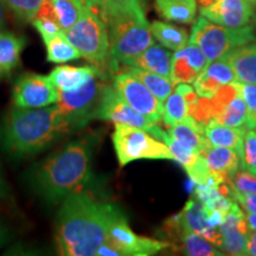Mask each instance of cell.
Wrapping results in <instances>:
<instances>
[{
  "label": "cell",
  "mask_w": 256,
  "mask_h": 256,
  "mask_svg": "<svg viewBox=\"0 0 256 256\" xmlns=\"http://www.w3.org/2000/svg\"><path fill=\"white\" fill-rule=\"evenodd\" d=\"M115 203L98 200L86 190L75 191L60 202L55 241L60 255L94 256L107 241L112 223L124 215Z\"/></svg>",
  "instance_id": "6da1fadb"
},
{
  "label": "cell",
  "mask_w": 256,
  "mask_h": 256,
  "mask_svg": "<svg viewBox=\"0 0 256 256\" xmlns=\"http://www.w3.org/2000/svg\"><path fill=\"white\" fill-rule=\"evenodd\" d=\"M98 142L95 133H87L34 164L25 176L28 188L50 206L60 203L72 192L84 190L92 178Z\"/></svg>",
  "instance_id": "7a4b0ae2"
},
{
  "label": "cell",
  "mask_w": 256,
  "mask_h": 256,
  "mask_svg": "<svg viewBox=\"0 0 256 256\" xmlns=\"http://www.w3.org/2000/svg\"><path fill=\"white\" fill-rule=\"evenodd\" d=\"M70 134L72 128L57 104L42 108L14 106L0 122V147L20 160L46 151Z\"/></svg>",
  "instance_id": "3957f363"
},
{
  "label": "cell",
  "mask_w": 256,
  "mask_h": 256,
  "mask_svg": "<svg viewBox=\"0 0 256 256\" xmlns=\"http://www.w3.org/2000/svg\"><path fill=\"white\" fill-rule=\"evenodd\" d=\"M110 34V66L113 72L128 66L154 44L146 18L132 14H118L106 19Z\"/></svg>",
  "instance_id": "277c9868"
},
{
  "label": "cell",
  "mask_w": 256,
  "mask_h": 256,
  "mask_svg": "<svg viewBox=\"0 0 256 256\" xmlns=\"http://www.w3.org/2000/svg\"><path fill=\"white\" fill-rule=\"evenodd\" d=\"M66 40L88 60L102 70L110 63V34L104 17L90 6H86L81 17L64 31Z\"/></svg>",
  "instance_id": "5b68a950"
},
{
  "label": "cell",
  "mask_w": 256,
  "mask_h": 256,
  "mask_svg": "<svg viewBox=\"0 0 256 256\" xmlns=\"http://www.w3.org/2000/svg\"><path fill=\"white\" fill-rule=\"evenodd\" d=\"M256 40L254 28H226L200 16L191 30L190 43L200 46L206 57L208 63L222 58L236 48Z\"/></svg>",
  "instance_id": "8992f818"
},
{
  "label": "cell",
  "mask_w": 256,
  "mask_h": 256,
  "mask_svg": "<svg viewBox=\"0 0 256 256\" xmlns=\"http://www.w3.org/2000/svg\"><path fill=\"white\" fill-rule=\"evenodd\" d=\"M112 140L121 168L142 159L174 160L168 147L142 128L116 124Z\"/></svg>",
  "instance_id": "52a82bcc"
},
{
  "label": "cell",
  "mask_w": 256,
  "mask_h": 256,
  "mask_svg": "<svg viewBox=\"0 0 256 256\" xmlns=\"http://www.w3.org/2000/svg\"><path fill=\"white\" fill-rule=\"evenodd\" d=\"M98 78H101V76L92 78L78 90L70 92H60L57 106L68 121L72 133L83 130L90 121L96 119L102 89L104 86Z\"/></svg>",
  "instance_id": "ba28073f"
},
{
  "label": "cell",
  "mask_w": 256,
  "mask_h": 256,
  "mask_svg": "<svg viewBox=\"0 0 256 256\" xmlns=\"http://www.w3.org/2000/svg\"><path fill=\"white\" fill-rule=\"evenodd\" d=\"M113 87L133 110L151 122L162 121V102L152 94L146 86L130 72L121 70L113 78Z\"/></svg>",
  "instance_id": "9c48e42d"
},
{
  "label": "cell",
  "mask_w": 256,
  "mask_h": 256,
  "mask_svg": "<svg viewBox=\"0 0 256 256\" xmlns=\"http://www.w3.org/2000/svg\"><path fill=\"white\" fill-rule=\"evenodd\" d=\"M60 90L49 76L25 72L16 80L12 88V102L19 108H42L57 104Z\"/></svg>",
  "instance_id": "30bf717a"
},
{
  "label": "cell",
  "mask_w": 256,
  "mask_h": 256,
  "mask_svg": "<svg viewBox=\"0 0 256 256\" xmlns=\"http://www.w3.org/2000/svg\"><path fill=\"white\" fill-rule=\"evenodd\" d=\"M107 242L121 256H151L171 247V243L139 236L130 229L127 216L121 215L112 223L107 234Z\"/></svg>",
  "instance_id": "8fae6325"
},
{
  "label": "cell",
  "mask_w": 256,
  "mask_h": 256,
  "mask_svg": "<svg viewBox=\"0 0 256 256\" xmlns=\"http://www.w3.org/2000/svg\"><path fill=\"white\" fill-rule=\"evenodd\" d=\"M96 119L112 121L115 124H126V126L142 128L152 134L156 124H153L144 115L133 110L126 101L121 98L119 92L115 90L113 86L104 84L102 89L101 101L98 104Z\"/></svg>",
  "instance_id": "7c38bea8"
},
{
  "label": "cell",
  "mask_w": 256,
  "mask_h": 256,
  "mask_svg": "<svg viewBox=\"0 0 256 256\" xmlns=\"http://www.w3.org/2000/svg\"><path fill=\"white\" fill-rule=\"evenodd\" d=\"M254 8L246 0H214L200 8V16L222 26L242 28L250 23Z\"/></svg>",
  "instance_id": "4fadbf2b"
},
{
  "label": "cell",
  "mask_w": 256,
  "mask_h": 256,
  "mask_svg": "<svg viewBox=\"0 0 256 256\" xmlns=\"http://www.w3.org/2000/svg\"><path fill=\"white\" fill-rule=\"evenodd\" d=\"M96 76L102 78V70L94 64L84 66H60L54 68L49 74L52 84L63 92L78 90Z\"/></svg>",
  "instance_id": "5bb4252c"
},
{
  "label": "cell",
  "mask_w": 256,
  "mask_h": 256,
  "mask_svg": "<svg viewBox=\"0 0 256 256\" xmlns=\"http://www.w3.org/2000/svg\"><path fill=\"white\" fill-rule=\"evenodd\" d=\"M204 156L217 185L228 183L241 170V156L229 147L211 145Z\"/></svg>",
  "instance_id": "9a60e30c"
},
{
  "label": "cell",
  "mask_w": 256,
  "mask_h": 256,
  "mask_svg": "<svg viewBox=\"0 0 256 256\" xmlns=\"http://www.w3.org/2000/svg\"><path fill=\"white\" fill-rule=\"evenodd\" d=\"M86 6L78 0H44L37 17L51 19L64 32L78 20Z\"/></svg>",
  "instance_id": "2e32d148"
},
{
  "label": "cell",
  "mask_w": 256,
  "mask_h": 256,
  "mask_svg": "<svg viewBox=\"0 0 256 256\" xmlns=\"http://www.w3.org/2000/svg\"><path fill=\"white\" fill-rule=\"evenodd\" d=\"M168 133L180 145L194 150L200 154H206L208 148L211 146L206 136V127L188 115L182 122L170 126Z\"/></svg>",
  "instance_id": "e0dca14e"
},
{
  "label": "cell",
  "mask_w": 256,
  "mask_h": 256,
  "mask_svg": "<svg viewBox=\"0 0 256 256\" xmlns=\"http://www.w3.org/2000/svg\"><path fill=\"white\" fill-rule=\"evenodd\" d=\"M244 216L242 210L236 203L230 208L228 214L226 215L224 222L220 226V232L223 235L224 252L230 255H248L247 252V243L249 240V235H246L238 229V222L241 217Z\"/></svg>",
  "instance_id": "ac0fdd59"
},
{
  "label": "cell",
  "mask_w": 256,
  "mask_h": 256,
  "mask_svg": "<svg viewBox=\"0 0 256 256\" xmlns=\"http://www.w3.org/2000/svg\"><path fill=\"white\" fill-rule=\"evenodd\" d=\"M222 60L230 64L238 82L249 83L256 86V43L246 44L230 51L222 57Z\"/></svg>",
  "instance_id": "d6986e66"
},
{
  "label": "cell",
  "mask_w": 256,
  "mask_h": 256,
  "mask_svg": "<svg viewBox=\"0 0 256 256\" xmlns=\"http://www.w3.org/2000/svg\"><path fill=\"white\" fill-rule=\"evenodd\" d=\"M26 38L0 30V78H6L20 63Z\"/></svg>",
  "instance_id": "ffe728a7"
},
{
  "label": "cell",
  "mask_w": 256,
  "mask_h": 256,
  "mask_svg": "<svg viewBox=\"0 0 256 256\" xmlns=\"http://www.w3.org/2000/svg\"><path fill=\"white\" fill-rule=\"evenodd\" d=\"M172 58H174V55L170 51L165 50L162 46L152 44L142 54L136 56L128 66L156 72L171 80Z\"/></svg>",
  "instance_id": "44dd1931"
},
{
  "label": "cell",
  "mask_w": 256,
  "mask_h": 256,
  "mask_svg": "<svg viewBox=\"0 0 256 256\" xmlns=\"http://www.w3.org/2000/svg\"><path fill=\"white\" fill-rule=\"evenodd\" d=\"M247 127L232 128L217 124L211 120L206 126V136L212 146L229 147L236 151L241 156H243V139L247 132Z\"/></svg>",
  "instance_id": "7402d4cb"
},
{
  "label": "cell",
  "mask_w": 256,
  "mask_h": 256,
  "mask_svg": "<svg viewBox=\"0 0 256 256\" xmlns=\"http://www.w3.org/2000/svg\"><path fill=\"white\" fill-rule=\"evenodd\" d=\"M158 14L176 23L190 24L197 14L196 0H156Z\"/></svg>",
  "instance_id": "603a6c76"
},
{
  "label": "cell",
  "mask_w": 256,
  "mask_h": 256,
  "mask_svg": "<svg viewBox=\"0 0 256 256\" xmlns=\"http://www.w3.org/2000/svg\"><path fill=\"white\" fill-rule=\"evenodd\" d=\"M46 49L48 62L55 64H64L82 58L80 51L66 40L64 32L42 38Z\"/></svg>",
  "instance_id": "cb8c5ba5"
},
{
  "label": "cell",
  "mask_w": 256,
  "mask_h": 256,
  "mask_svg": "<svg viewBox=\"0 0 256 256\" xmlns=\"http://www.w3.org/2000/svg\"><path fill=\"white\" fill-rule=\"evenodd\" d=\"M120 69L130 72V75L136 76L138 80H140L146 86V88L162 104L168 98V95L174 90V84L172 83L171 80L158 75L156 72H147V70L136 68V66H122V68Z\"/></svg>",
  "instance_id": "d4e9b609"
},
{
  "label": "cell",
  "mask_w": 256,
  "mask_h": 256,
  "mask_svg": "<svg viewBox=\"0 0 256 256\" xmlns=\"http://www.w3.org/2000/svg\"><path fill=\"white\" fill-rule=\"evenodd\" d=\"M152 36L159 42L160 46L170 50L178 51L188 43V34L185 28L168 24L164 22L154 20L150 24Z\"/></svg>",
  "instance_id": "484cf974"
},
{
  "label": "cell",
  "mask_w": 256,
  "mask_h": 256,
  "mask_svg": "<svg viewBox=\"0 0 256 256\" xmlns=\"http://www.w3.org/2000/svg\"><path fill=\"white\" fill-rule=\"evenodd\" d=\"M94 4L95 8L101 11L104 20L118 14H132L146 18L142 0H94Z\"/></svg>",
  "instance_id": "4316f807"
},
{
  "label": "cell",
  "mask_w": 256,
  "mask_h": 256,
  "mask_svg": "<svg viewBox=\"0 0 256 256\" xmlns=\"http://www.w3.org/2000/svg\"><path fill=\"white\" fill-rule=\"evenodd\" d=\"M178 241H180L182 252L190 256H222L226 255L220 252L218 248H215L212 243H210L206 238L200 235L198 232L186 230L180 235Z\"/></svg>",
  "instance_id": "83f0119b"
},
{
  "label": "cell",
  "mask_w": 256,
  "mask_h": 256,
  "mask_svg": "<svg viewBox=\"0 0 256 256\" xmlns=\"http://www.w3.org/2000/svg\"><path fill=\"white\" fill-rule=\"evenodd\" d=\"M217 124H223L226 127L232 128H241L247 127L248 122V110L247 104L243 101L241 96L238 95L230 104L224 108V110L220 113L215 120Z\"/></svg>",
  "instance_id": "f1b7e54d"
},
{
  "label": "cell",
  "mask_w": 256,
  "mask_h": 256,
  "mask_svg": "<svg viewBox=\"0 0 256 256\" xmlns=\"http://www.w3.org/2000/svg\"><path fill=\"white\" fill-rule=\"evenodd\" d=\"M188 116V104L184 96L174 90L162 104V121L166 126L182 122Z\"/></svg>",
  "instance_id": "f546056e"
},
{
  "label": "cell",
  "mask_w": 256,
  "mask_h": 256,
  "mask_svg": "<svg viewBox=\"0 0 256 256\" xmlns=\"http://www.w3.org/2000/svg\"><path fill=\"white\" fill-rule=\"evenodd\" d=\"M6 8L23 23H31L37 17L44 0H2Z\"/></svg>",
  "instance_id": "4dcf8cb0"
},
{
  "label": "cell",
  "mask_w": 256,
  "mask_h": 256,
  "mask_svg": "<svg viewBox=\"0 0 256 256\" xmlns=\"http://www.w3.org/2000/svg\"><path fill=\"white\" fill-rule=\"evenodd\" d=\"M203 72L211 78L218 82L220 84H229V83L238 82V76H236L235 72L230 66V64L222 58L208 63Z\"/></svg>",
  "instance_id": "1f68e13d"
},
{
  "label": "cell",
  "mask_w": 256,
  "mask_h": 256,
  "mask_svg": "<svg viewBox=\"0 0 256 256\" xmlns=\"http://www.w3.org/2000/svg\"><path fill=\"white\" fill-rule=\"evenodd\" d=\"M198 72L184 57L174 55L172 58L171 81L174 84L178 83H192L196 80Z\"/></svg>",
  "instance_id": "d6a6232c"
},
{
  "label": "cell",
  "mask_w": 256,
  "mask_h": 256,
  "mask_svg": "<svg viewBox=\"0 0 256 256\" xmlns=\"http://www.w3.org/2000/svg\"><path fill=\"white\" fill-rule=\"evenodd\" d=\"M186 174L192 182L196 185L208 184L217 185L215 179L212 177L209 166H208L206 156L200 154L194 164L185 168Z\"/></svg>",
  "instance_id": "836d02e7"
},
{
  "label": "cell",
  "mask_w": 256,
  "mask_h": 256,
  "mask_svg": "<svg viewBox=\"0 0 256 256\" xmlns=\"http://www.w3.org/2000/svg\"><path fill=\"white\" fill-rule=\"evenodd\" d=\"M241 170L256 176V130H247L243 139V156Z\"/></svg>",
  "instance_id": "e575fe53"
},
{
  "label": "cell",
  "mask_w": 256,
  "mask_h": 256,
  "mask_svg": "<svg viewBox=\"0 0 256 256\" xmlns=\"http://www.w3.org/2000/svg\"><path fill=\"white\" fill-rule=\"evenodd\" d=\"M238 88V95L243 98V101L247 104L248 110V122L247 128H256V86L249 84V83L235 82Z\"/></svg>",
  "instance_id": "d590c367"
},
{
  "label": "cell",
  "mask_w": 256,
  "mask_h": 256,
  "mask_svg": "<svg viewBox=\"0 0 256 256\" xmlns=\"http://www.w3.org/2000/svg\"><path fill=\"white\" fill-rule=\"evenodd\" d=\"M238 95V92L235 86V82L220 86L216 94L211 98V102H212V120H215L224 110V108L230 104V101H232Z\"/></svg>",
  "instance_id": "8d00e7d4"
},
{
  "label": "cell",
  "mask_w": 256,
  "mask_h": 256,
  "mask_svg": "<svg viewBox=\"0 0 256 256\" xmlns=\"http://www.w3.org/2000/svg\"><path fill=\"white\" fill-rule=\"evenodd\" d=\"M188 115L206 127L212 120V102H211V98L198 96L196 101L188 106Z\"/></svg>",
  "instance_id": "74e56055"
},
{
  "label": "cell",
  "mask_w": 256,
  "mask_h": 256,
  "mask_svg": "<svg viewBox=\"0 0 256 256\" xmlns=\"http://www.w3.org/2000/svg\"><path fill=\"white\" fill-rule=\"evenodd\" d=\"M174 55L184 57V58L186 60L194 69H196V72L198 74L206 68L208 64L206 57L204 55V52L202 51L200 46H197L196 44L194 43H188L186 46L182 48L180 50L176 51Z\"/></svg>",
  "instance_id": "f35d334b"
},
{
  "label": "cell",
  "mask_w": 256,
  "mask_h": 256,
  "mask_svg": "<svg viewBox=\"0 0 256 256\" xmlns=\"http://www.w3.org/2000/svg\"><path fill=\"white\" fill-rule=\"evenodd\" d=\"M220 86L222 84H220L215 80L208 76L203 70L198 74L196 80L194 81V90H196L198 96H202V98H211L216 94Z\"/></svg>",
  "instance_id": "ab89813d"
},
{
  "label": "cell",
  "mask_w": 256,
  "mask_h": 256,
  "mask_svg": "<svg viewBox=\"0 0 256 256\" xmlns=\"http://www.w3.org/2000/svg\"><path fill=\"white\" fill-rule=\"evenodd\" d=\"M232 185L244 194H256V176L248 171H238L232 178Z\"/></svg>",
  "instance_id": "60d3db41"
},
{
  "label": "cell",
  "mask_w": 256,
  "mask_h": 256,
  "mask_svg": "<svg viewBox=\"0 0 256 256\" xmlns=\"http://www.w3.org/2000/svg\"><path fill=\"white\" fill-rule=\"evenodd\" d=\"M31 24L34 25V28H36L38 32H40L42 38L54 36V34L63 32L55 22L46 17H36L31 22Z\"/></svg>",
  "instance_id": "b9f144b4"
},
{
  "label": "cell",
  "mask_w": 256,
  "mask_h": 256,
  "mask_svg": "<svg viewBox=\"0 0 256 256\" xmlns=\"http://www.w3.org/2000/svg\"><path fill=\"white\" fill-rule=\"evenodd\" d=\"M230 188H232V197L234 200L238 202L248 212L256 214V194H244V192L238 191V188L232 186V183H230Z\"/></svg>",
  "instance_id": "7bdbcfd3"
},
{
  "label": "cell",
  "mask_w": 256,
  "mask_h": 256,
  "mask_svg": "<svg viewBox=\"0 0 256 256\" xmlns=\"http://www.w3.org/2000/svg\"><path fill=\"white\" fill-rule=\"evenodd\" d=\"M226 214L222 212V211L218 210H210L206 209V222L211 226H220L224 222V218H226Z\"/></svg>",
  "instance_id": "ee69618b"
},
{
  "label": "cell",
  "mask_w": 256,
  "mask_h": 256,
  "mask_svg": "<svg viewBox=\"0 0 256 256\" xmlns=\"http://www.w3.org/2000/svg\"><path fill=\"white\" fill-rule=\"evenodd\" d=\"M11 236L12 234L8 226L4 223H0V249L8 244L10 240H11Z\"/></svg>",
  "instance_id": "f6af8a7d"
},
{
  "label": "cell",
  "mask_w": 256,
  "mask_h": 256,
  "mask_svg": "<svg viewBox=\"0 0 256 256\" xmlns=\"http://www.w3.org/2000/svg\"><path fill=\"white\" fill-rule=\"evenodd\" d=\"M247 252L248 255L256 256V232L249 235V240L247 243Z\"/></svg>",
  "instance_id": "bcb514c9"
},
{
  "label": "cell",
  "mask_w": 256,
  "mask_h": 256,
  "mask_svg": "<svg viewBox=\"0 0 256 256\" xmlns=\"http://www.w3.org/2000/svg\"><path fill=\"white\" fill-rule=\"evenodd\" d=\"M8 185H6L4 178H2V174H0V198L8 197Z\"/></svg>",
  "instance_id": "7dc6e473"
},
{
  "label": "cell",
  "mask_w": 256,
  "mask_h": 256,
  "mask_svg": "<svg viewBox=\"0 0 256 256\" xmlns=\"http://www.w3.org/2000/svg\"><path fill=\"white\" fill-rule=\"evenodd\" d=\"M5 4L2 0H0V30L4 28L5 23H6V18H5Z\"/></svg>",
  "instance_id": "c3c4849f"
},
{
  "label": "cell",
  "mask_w": 256,
  "mask_h": 256,
  "mask_svg": "<svg viewBox=\"0 0 256 256\" xmlns=\"http://www.w3.org/2000/svg\"><path fill=\"white\" fill-rule=\"evenodd\" d=\"M246 216H247V220L249 223V226H250V229L256 232V214L248 212Z\"/></svg>",
  "instance_id": "681fc988"
},
{
  "label": "cell",
  "mask_w": 256,
  "mask_h": 256,
  "mask_svg": "<svg viewBox=\"0 0 256 256\" xmlns=\"http://www.w3.org/2000/svg\"><path fill=\"white\" fill-rule=\"evenodd\" d=\"M78 2H82V4H84V5H88V6H90V8H95L94 0H78ZM95 10H96V8H95Z\"/></svg>",
  "instance_id": "f907efd6"
},
{
  "label": "cell",
  "mask_w": 256,
  "mask_h": 256,
  "mask_svg": "<svg viewBox=\"0 0 256 256\" xmlns=\"http://www.w3.org/2000/svg\"><path fill=\"white\" fill-rule=\"evenodd\" d=\"M197 2H200L202 8H206V6H209L210 4H212L214 0H197Z\"/></svg>",
  "instance_id": "816d5d0a"
},
{
  "label": "cell",
  "mask_w": 256,
  "mask_h": 256,
  "mask_svg": "<svg viewBox=\"0 0 256 256\" xmlns=\"http://www.w3.org/2000/svg\"><path fill=\"white\" fill-rule=\"evenodd\" d=\"M246 2H249V4H250L252 8H256V0H246Z\"/></svg>",
  "instance_id": "f5cc1de1"
},
{
  "label": "cell",
  "mask_w": 256,
  "mask_h": 256,
  "mask_svg": "<svg viewBox=\"0 0 256 256\" xmlns=\"http://www.w3.org/2000/svg\"><path fill=\"white\" fill-rule=\"evenodd\" d=\"M255 25H256V16H255Z\"/></svg>",
  "instance_id": "db71d44e"
}]
</instances>
